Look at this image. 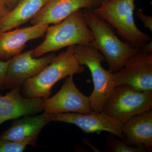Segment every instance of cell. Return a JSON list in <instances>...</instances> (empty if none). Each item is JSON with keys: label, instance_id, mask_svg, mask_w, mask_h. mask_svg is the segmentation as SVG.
Listing matches in <instances>:
<instances>
[{"label": "cell", "instance_id": "6da1fadb", "mask_svg": "<svg viewBox=\"0 0 152 152\" xmlns=\"http://www.w3.org/2000/svg\"><path fill=\"white\" fill-rule=\"evenodd\" d=\"M83 14L94 36L90 44L103 55L113 73L119 70L129 57L140 51V49L121 40L113 26L98 15L94 9H84Z\"/></svg>", "mask_w": 152, "mask_h": 152}, {"label": "cell", "instance_id": "7a4b0ae2", "mask_svg": "<svg viewBox=\"0 0 152 152\" xmlns=\"http://www.w3.org/2000/svg\"><path fill=\"white\" fill-rule=\"evenodd\" d=\"M75 45L68 47L65 51L56 56L50 64L34 77L23 84L21 94L28 99L50 97L53 87L57 82L68 76L80 74L85 71L74 56Z\"/></svg>", "mask_w": 152, "mask_h": 152}, {"label": "cell", "instance_id": "3957f363", "mask_svg": "<svg viewBox=\"0 0 152 152\" xmlns=\"http://www.w3.org/2000/svg\"><path fill=\"white\" fill-rule=\"evenodd\" d=\"M45 34L43 42L33 50V58H39L66 47L90 44L94 39L92 33L85 22L82 9L61 23L49 27Z\"/></svg>", "mask_w": 152, "mask_h": 152}, {"label": "cell", "instance_id": "277c9868", "mask_svg": "<svg viewBox=\"0 0 152 152\" xmlns=\"http://www.w3.org/2000/svg\"><path fill=\"white\" fill-rule=\"evenodd\" d=\"M74 56L80 64L89 69L94 86L89 96L90 104L94 111L101 112L115 87L114 74L103 67L102 63L106 61L104 57L91 44L76 45Z\"/></svg>", "mask_w": 152, "mask_h": 152}, {"label": "cell", "instance_id": "5b68a950", "mask_svg": "<svg viewBox=\"0 0 152 152\" xmlns=\"http://www.w3.org/2000/svg\"><path fill=\"white\" fill-rule=\"evenodd\" d=\"M135 0H112L94 9L95 12L117 30L134 48L141 49L151 39L136 26L134 12Z\"/></svg>", "mask_w": 152, "mask_h": 152}, {"label": "cell", "instance_id": "8992f818", "mask_svg": "<svg viewBox=\"0 0 152 152\" xmlns=\"http://www.w3.org/2000/svg\"><path fill=\"white\" fill-rule=\"evenodd\" d=\"M152 110V92H143L126 85L116 86L102 112L124 124L133 116Z\"/></svg>", "mask_w": 152, "mask_h": 152}, {"label": "cell", "instance_id": "52a82bcc", "mask_svg": "<svg viewBox=\"0 0 152 152\" xmlns=\"http://www.w3.org/2000/svg\"><path fill=\"white\" fill-rule=\"evenodd\" d=\"M113 74L115 87L126 85L139 91L152 92V53L140 50Z\"/></svg>", "mask_w": 152, "mask_h": 152}, {"label": "cell", "instance_id": "ba28073f", "mask_svg": "<svg viewBox=\"0 0 152 152\" xmlns=\"http://www.w3.org/2000/svg\"><path fill=\"white\" fill-rule=\"evenodd\" d=\"M32 53L33 50H31L9 59L5 79L1 90L21 86L28 79L41 72L56 56L53 53L40 58H34Z\"/></svg>", "mask_w": 152, "mask_h": 152}, {"label": "cell", "instance_id": "9c48e42d", "mask_svg": "<svg viewBox=\"0 0 152 152\" xmlns=\"http://www.w3.org/2000/svg\"><path fill=\"white\" fill-rule=\"evenodd\" d=\"M73 76L66 77L64 83L56 95L44 100L45 113L50 114L70 112L90 114L94 111L89 96L83 94L77 88Z\"/></svg>", "mask_w": 152, "mask_h": 152}, {"label": "cell", "instance_id": "30bf717a", "mask_svg": "<svg viewBox=\"0 0 152 152\" xmlns=\"http://www.w3.org/2000/svg\"><path fill=\"white\" fill-rule=\"evenodd\" d=\"M50 118L52 122H62L76 125L86 134L105 131L123 140V124L102 112L93 111L90 114L67 113L50 114Z\"/></svg>", "mask_w": 152, "mask_h": 152}, {"label": "cell", "instance_id": "8fae6325", "mask_svg": "<svg viewBox=\"0 0 152 152\" xmlns=\"http://www.w3.org/2000/svg\"><path fill=\"white\" fill-rule=\"evenodd\" d=\"M21 88H13L5 96L0 94V125L6 121L43 110L44 99L25 97L21 94Z\"/></svg>", "mask_w": 152, "mask_h": 152}, {"label": "cell", "instance_id": "7c38bea8", "mask_svg": "<svg viewBox=\"0 0 152 152\" xmlns=\"http://www.w3.org/2000/svg\"><path fill=\"white\" fill-rule=\"evenodd\" d=\"M49 27L39 23L0 33V60L7 61L21 53L27 42L43 37Z\"/></svg>", "mask_w": 152, "mask_h": 152}, {"label": "cell", "instance_id": "4fadbf2b", "mask_svg": "<svg viewBox=\"0 0 152 152\" xmlns=\"http://www.w3.org/2000/svg\"><path fill=\"white\" fill-rule=\"evenodd\" d=\"M52 122L50 114L44 113L39 115L24 116L16 120L10 127L0 134V138L16 142H27L37 146L38 137L43 128Z\"/></svg>", "mask_w": 152, "mask_h": 152}, {"label": "cell", "instance_id": "5bb4252c", "mask_svg": "<svg viewBox=\"0 0 152 152\" xmlns=\"http://www.w3.org/2000/svg\"><path fill=\"white\" fill-rule=\"evenodd\" d=\"M121 131L123 140L129 145L151 151L152 110L131 118L123 125Z\"/></svg>", "mask_w": 152, "mask_h": 152}, {"label": "cell", "instance_id": "9a60e30c", "mask_svg": "<svg viewBox=\"0 0 152 152\" xmlns=\"http://www.w3.org/2000/svg\"><path fill=\"white\" fill-rule=\"evenodd\" d=\"M82 9L93 8L89 0H47L40 10L30 20L31 24H57Z\"/></svg>", "mask_w": 152, "mask_h": 152}, {"label": "cell", "instance_id": "2e32d148", "mask_svg": "<svg viewBox=\"0 0 152 152\" xmlns=\"http://www.w3.org/2000/svg\"><path fill=\"white\" fill-rule=\"evenodd\" d=\"M47 0H20L7 15L0 19V33L10 31L26 23L35 16Z\"/></svg>", "mask_w": 152, "mask_h": 152}, {"label": "cell", "instance_id": "e0dca14e", "mask_svg": "<svg viewBox=\"0 0 152 152\" xmlns=\"http://www.w3.org/2000/svg\"><path fill=\"white\" fill-rule=\"evenodd\" d=\"M111 133L107 136L105 140V149L103 152H145V150L140 148L131 146L123 140L118 139Z\"/></svg>", "mask_w": 152, "mask_h": 152}, {"label": "cell", "instance_id": "ac0fdd59", "mask_svg": "<svg viewBox=\"0 0 152 152\" xmlns=\"http://www.w3.org/2000/svg\"><path fill=\"white\" fill-rule=\"evenodd\" d=\"M31 144L27 142H16L0 138V152H22Z\"/></svg>", "mask_w": 152, "mask_h": 152}, {"label": "cell", "instance_id": "d6986e66", "mask_svg": "<svg viewBox=\"0 0 152 152\" xmlns=\"http://www.w3.org/2000/svg\"><path fill=\"white\" fill-rule=\"evenodd\" d=\"M137 17L143 24L144 27L146 28L149 29L152 31V17L144 14L140 11L136 12Z\"/></svg>", "mask_w": 152, "mask_h": 152}, {"label": "cell", "instance_id": "ffe728a7", "mask_svg": "<svg viewBox=\"0 0 152 152\" xmlns=\"http://www.w3.org/2000/svg\"><path fill=\"white\" fill-rule=\"evenodd\" d=\"M9 64V60L7 61L0 60V90L4 82Z\"/></svg>", "mask_w": 152, "mask_h": 152}, {"label": "cell", "instance_id": "44dd1931", "mask_svg": "<svg viewBox=\"0 0 152 152\" xmlns=\"http://www.w3.org/2000/svg\"><path fill=\"white\" fill-rule=\"evenodd\" d=\"M10 11L4 0H0V19L7 15Z\"/></svg>", "mask_w": 152, "mask_h": 152}, {"label": "cell", "instance_id": "7402d4cb", "mask_svg": "<svg viewBox=\"0 0 152 152\" xmlns=\"http://www.w3.org/2000/svg\"><path fill=\"white\" fill-rule=\"evenodd\" d=\"M93 8H97L105 3L111 1L112 0H89Z\"/></svg>", "mask_w": 152, "mask_h": 152}, {"label": "cell", "instance_id": "603a6c76", "mask_svg": "<svg viewBox=\"0 0 152 152\" xmlns=\"http://www.w3.org/2000/svg\"><path fill=\"white\" fill-rule=\"evenodd\" d=\"M4 1L7 6L11 10L15 7L20 0H4Z\"/></svg>", "mask_w": 152, "mask_h": 152}, {"label": "cell", "instance_id": "cb8c5ba5", "mask_svg": "<svg viewBox=\"0 0 152 152\" xmlns=\"http://www.w3.org/2000/svg\"><path fill=\"white\" fill-rule=\"evenodd\" d=\"M141 51L142 52L147 53H152V42L151 41L149 43H147L141 49Z\"/></svg>", "mask_w": 152, "mask_h": 152}]
</instances>
